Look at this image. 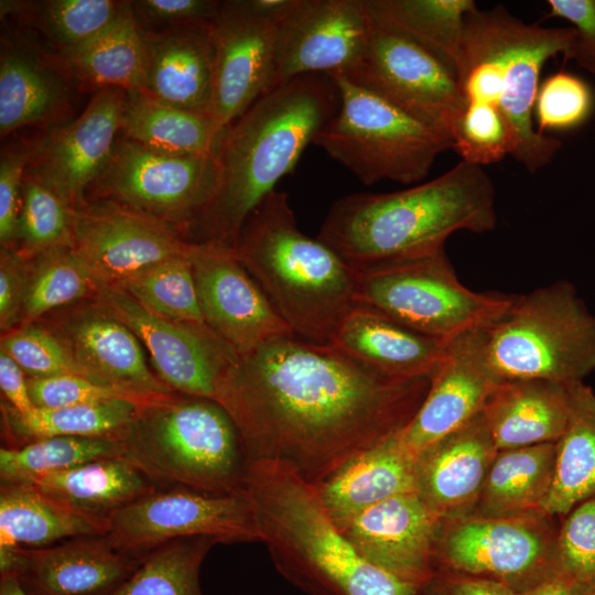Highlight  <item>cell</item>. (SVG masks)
<instances>
[{
  "label": "cell",
  "mask_w": 595,
  "mask_h": 595,
  "mask_svg": "<svg viewBox=\"0 0 595 595\" xmlns=\"http://www.w3.org/2000/svg\"><path fill=\"white\" fill-rule=\"evenodd\" d=\"M430 383L293 335L239 355L215 401L236 423L249 462L286 464L316 486L403 429Z\"/></svg>",
  "instance_id": "6da1fadb"
},
{
  "label": "cell",
  "mask_w": 595,
  "mask_h": 595,
  "mask_svg": "<svg viewBox=\"0 0 595 595\" xmlns=\"http://www.w3.org/2000/svg\"><path fill=\"white\" fill-rule=\"evenodd\" d=\"M496 223L491 178L482 166L461 161L407 190L338 198L316 238L355 268L431 253L455 231L484 234Z\"/></svg>",
  "instance_id": "7a4b0ae2"
},
{
  "label": "cell",
  "mask_w": 595,
  "mask_h": 595,
  "mask_svg": "<svg viewBox=\"0 0 595 595\" xmlns=\"http://www.w3.org/2000/svg\"><path fill=\"white\" fill-rule=\"evenodd\" d=\"M340 95L328 74H305L262 95L225 131L217 194L195 224L204 238L234 249L244 224L296 165L336 115Z\"/></svg>",
  "instance_id": "3957f363"
},
{
  "label": "cell",
  "mask_w": 595,
  "mask_h": 595,
  "mask_svg": "<svg viewBox=\"0 0 595 595\" xmlns=\"http://www.w3.org/2000/svg\"><path fill=\"white\" fill-rule=\"evenodd\" d=\"M247 495L277 571L310 595H419L366 561L326 512L316 487L286 464L249 462Z\"/></svg>",
  "instance_id": "277c9868"
},
{
  "label": "cell",
  "mask_w": 595,
  "mask_h": 595,
  "mask_svg": "<svg viewBox=\"0 0 595 595\" xmlns=\"http://www.w3.org/2000/svg\"><path fill=\"white\" fill-rule=\"evenodd\" d=\"M234 250L298 337L331 343L357 306L356 270L300 230L285 192L274 190L263 198Z\"/></svg>",
  "instance_id": "5b68a950"
},
{
  "label": "cell",
  "mask_w": 595,
  "mask_h": 595,
  "mask_svg": "<svg viewBox=\"0 0 595 595\" xmlns=\"http://www.w3.org/2000/svg\"><path fill=\"white\" fill-rule=\"evenodd\" d=\"M573 28L528 24L502 6L466 15L456 78L466 102L495 107L515 140L513 158L530 173L545 166L562 145L534 129L532 115L545 62L570 52Z\"/></svg>",
  "instance_id": "8992f818"
},
{
  "label": "cell",
  "mask_w": 595,
  "mask_h": 595,
  "mask_svg": "<svg viewBox=\"0 0 595 595\" xmlns=\"http://www.w3.org/2000/svg\"><path fill=\"white\" fill-rule=\"evenodd\" d=\"M118 440L122 457L156 488L246 493L249 459L236 423L215 400L176 392L151 399Z\"/></svg>",
  "instance_id": "52a82bcc"
},
{
  "label": "cell",
  "mask_w": 595,
  "mask_h": 595,
  "mask_svg": "<svg viewBox=\"0 0 595 595\" xmlns=\"http://www.w3.org/2000/svg\"><path fill=\"white\" fill-rule=\"evenodd\" d=\"M487 353L504 381H583L595 370V316L569 281L537 288L487 329Z\"/></svg>",
  "instance_id": "ba28073f"
},
{
  "label": "cell",
  "mask_w": 595,
  "mask_h": 595,
  "mask_svg": "<svg viewBox=\"0 0 595 595\" xmlns=\"http://www.w3.org/2000/svg\"><path fill=\"white\" fill-rule=\"evenodd\" d=\"M354 269L357 305L444 340L470 331L489 329L515 301L513 295L476 292L465 286L444 248Z\"/></svg>",
  "instance_id": "9c48e42d"
},
{
  "label": "cell",
  "mask_w": 595,
  "mask_h": 595,
  "mask_svg": "<svg viewBox=\"0 0 595 595\" xmlns=\"http://www.w3.org/2000/svg\"><path fill=\"white\" fill-rule=\"evenodd\" d=\"M331 76L338 86L340 104L313 143L363 184L422 181L436 158L453 149V141L445 133L343 75Z\"/></svg>",
  "instance_id": "30bf717a"
},
{
  "label": "cell",
  "mask_w": 595,
  "mask_h": 595,
  "mask_svg": "<svg viewBox=\"0 0 595 595\" xmlns=\"http://www.w3.org/2000/svg\"><path fill=\"white\" fill-rule=\"evenodd\" d=\"M219 181L217 155L166 154L121 136L90 188L102 199L167 224H195L213 203Z\"/></svg>",
  "instance_id": "8fae6325"
},
{
  "label": "cell",
  "mask_w": 595,
  "mask_h": 595,
  "mask_svg": "<svg viewBox=\"0 0 595 595\" xmlns=\"http://www.w3.org/2000/svg\"><path fill=\"white\" fill-rule=\"evenodd\" d=\"M551 516H463L441 523L434 556L444 565L473 577L490 578L522 593L555 576L558 531Z\"/></svg>",
  "instance_id": "7c38bea8"
},
{
  "label": "cell",
  "mask_w": 595,
  "mask_h": 595,
  "mask_svg": "<svg viewBox=\"0 0 595 595\" xmlns=\"http://www.w3.org/2000/svg\"><path fill=\"white\" fill-rule=\"evenodd\" d=\"M123 553L142 560L170 541L208 537L218 543L260 541L247 495H209L185 488H155L120 509L106 533Z\"/></svg>",
  "instance_id": "4fadbf2b"
},
{
  "label": "cell",
  "mask_w": 595,
  "mask_h": 595,
  "mask_svg": "<svg viewBox=\"0 0 595 595\" xmlns=\"http://www.w3.org/2000/svg\"><path fill=\"white\" fill-rule=\"evenodd\" d=\"M338 75L451 139L466 106L456 75L447 65L408 35L374 19L363 56Z\"/></svg>",
  "instance_id": "5bb4252c"
},
{
  "label": "cell",
  "mask_w": 595,
  "mask_h": 595,
  "mask_svg": "<svg viewBox=\"0 0 595 595\" xmlns=\"http://www.w3.org/2000/svg\"><path fill=\"white\" fill-rule=\"evenodd\" d=\"M292 0L223 1L213 22L210 117L225 131L269 88L278 21Z\"/></svg>",
  "instance_id": "9a60e30c"
},
{
  "label": "cell",
  "mask_w": 595,
  "mask_h": 595,
  "mask_svg": "<svg viewBox=\"0 0 595 595\" xmlns=\"http://www.w3.org/2000/svg\"><path fill=\"white\" fill-rule=\"evenodd\" d=\"M94 301L136 334L155 375L174 392L216 400L239 355L212 328L164 318L113 284H102Z\"/></svg>",
  "instance_id": "2e32d148"
},
{
  "label": "cell",
  "mask_w": 595,
  "mask_h": 595,
  "mask_svg": "<svg viewBox=\"0 0 595 595\" xmlns=\"http://www.w3.org/2000/svg\"><path fill=\"white\" fill-rule=\"evenodd\" d=\"M371 29L367 0H292L278 21L267 93L301 75L348 72L363 56Z\"/></svg>",
  "instance_id": "e0dca14e"
},
{
  "label": "cell",
  "mask_w": 595,
  "mask_h": 595,
  "mask_svg": "<svg viewBox=\"0 0 595 595\" xmlns=\"http://www.w3.org/2000/svg\"><path fill=\"white\" fill-rule=\"evenodd\" d=\"M186 255L206 325L238 355L295 335L234 249L213 242H191Z\"/></svg>",
  "instance_id": "ac0fdd59"
},
{
  "label": "cell",
  "mask_w": 595,
  "mask_h": 595,
  "mask_svg": "<svg viewBox=\"0 0 595 595\" xmlns=\"http://www.w3.org/2000/svg\"><path fill=\"white\" fill-rule=\"evenodd\" d=\"M71 225L74 250L104 284L184 255L188 246L167 223L113 201L71 207Z\"/></svg>",
  "instance_id": "d6986e66"
},
{
  "label": "cell",
  "mask_w": 595,
  "mask_h": 595,
  "mask_svg": "<svg viewBox=\"0 0 595 595\" xmlns=\"http://www.w3.org/2000/svg\"><path fill=\"white\" fill-rule=\"evenodd\" d=\"M502 381L489 363L487 329L450 339L420 408L394 434L398 445L416 461L426 448L482 413Z\"/></svg>",
  "instance_id": "ffe728a7"
},
{
  "label": "cell",
  "mask_w": 595,
  "mask_h": 595,
  "mask_svg": "<svg viewBox=\"0 0 595 595\" xmlns=\"http://www.w3.org/2000/svg\"><path fill=\"white\" fill-rule=\"evenodd\" d=\"M141 561L106 534L79 536L44 548H0V577L14 576L26 595H112Z\"/></svg>",
  "instance_id": "44dd1931"
},
{
  "label": "cell",
  "mask_w": 595,
  "mask_h": 595,
  "mask_svg": "<svg viewBox=\"0 0 595 595\" xmlns=\"http://www.w3.org/2000/svg\"><path fill=\"white\" fill-rule=\"evenodd\" d=\"M126 90L99 89L73 122L43 138L25 171L52 188L69 207L85 199L107 166L121 128Z\"/></svg>",
  "instance_id": "7402d4cb"
},
{
  "label": "cell",
  "mask_w": 595,
  "mask_h": 595,
  "mask_svg": "<svg viewBox=\"0 0 595 595\" xmlns=\"http://www.w3.org/2000/svg\"><path fill=\"white\" fill-rule=\"evenodd\" d=\"M442 520L415 491L393 496L337 527L372 565L424 587L433 577Z\"/></svg>",
  "instance_id": "603a6c76"
},
{
  "label": "cell",
  "mask_w": 595,
  "mask_h": 595,
  "mask_svg": "<svg viewBox=\"0 0 595 595\" xmlns=\"http://www.w3.org/2000/svg\"><path fill=\"white\" fill-rule=\"evenodd\" d=\"M51 329L89 380L143 399L174 393L148 366L136 334L94 300L61 315Z\"/></svg>",
  "instance_id": "cb8c5ba5"
},
{
  "label": "cell",
  "mask_w": 595,
  "mask_h": 595,
  "mask_svg": "<svg viewBox=\"0 0 595 595\" xmlns=\"http://www.w3.org/2000/svg\"><path fill=\"white\" fill-rule=\"evenodd\" d=\"M141 39L144 50V93L212 118L215 60L213 22L183 23L159 31L141 28Z\"/></svg>",
  "instance_id": "d4e9b609"
},
{
  "label": "cell",
  "mask_w": 595,
  "mask_h": 595,
  "mask_svg": "<svg viewBox=\"0 0 595 595\" xmlns=\"http://www.w3.org/2000/svg\"><path fill=\"white\" fill-rule=\"evenodd\" d=\"M497 452L482 412L418 457V494L442 521L468 515Z\"/></svg>",
  "instance_id": "484cf974"
},
{
  "label": "cell",
  "mask_w": 595,
  "mask_h": 595,
  "mask_svg": "<svg viewBox=\"0 0 595 595\" xmlns=\"http://www.w3.org/2000/svg\"><path fill=\"white\" fill-rule=\"evenodd\" d=\"M332 344L398 378L432 377L448 340L419 333L377 311L357 305L340 323Z\"/></svg>",
  "instance_id": "4316f807"
},
{
  "label": "cell",
  "mask_w": 595,
  "mask_h": 595,
  "mask_svg": "<svg viewBox=\"0 0 595 595\" xmlns=\"http://www.w3.org/2000/svg\"><path fill=\"white\" fill-rule=\"evenodd\" d=\"M315 487L326 512L339 528L386 499L418 493L416 461L400 448L392 435Z\"/></svg>",
  "instance_id": "83f0119b"
},
{
  "label": "cell",
  "mask_w": 595,
  "mask_h": 595,
  "mask_svg": "<svg viewBox=\"0 0 595 595\" xmlns=\"http://www.w3.org/2000/svg\"><path fill=\"white\" fill-rule=\"evenodd\" d=\"M569 412V383L539 379L500 382L483 411L498 451L556 442Z\"/></svg>",
  "instance_id": "f1b7e54d"
},
{
  "label": "cell",
  "mask_w": 595,
  "mask_h": 595,
  "mask_svg": "<svg viewBox=\"0 0 595 595\" xmlns=\"http://www.w3.org/2000/svg\"><path fill=\"white\" fill-rule=\"evenodd\" d=\"M30 483L55 501L106 530L110 519L120 509L156 488L122 456L101 458L68 470L46 474Z\"/></svg>",
  "instance_id": "f546056e"
},
{
  "label": "cell",
  "mask_w": 595,
  "mask_h": 595,
  "mask_svg": "<svg viewBox=\"0 0 595 595\" xmlns=\"http://www.w3.org/2000/svg\"><path fill=\"white\" fill-rule=\"evenodd\" d=\"M555 451V442L498 451L468 515L507 518L542 512L552 486Z\"/></svg>",
  "instance_id": "4dcf8cb0"
},
{
  "label": "cell",
  "mask_w": 595,
  "mask_h": 595,
  "mask_svg": "<svg viewBox=\"0 0 595 595\" xmlns=\"http://www.w3.org/2000/svg\"><path fill=\"white\" fill-rule=\"evenodd\" d=\"M225 131L207 116L166 104L147 93L125 94L121 136L150 150L174 155H218Z\"/></svg>",
  "instance_id": "1f68e13d"
},
{
  "label": "cell",
  "mask_w": 595,
  "mask_h": 595,
  "mask_svg": "<svg viewBox=\"0 0 595 595\" xmlns=\"http://www.w3.org/2000/svg\"><path fill=\"white\" fill-rule=\"evenodd\" d=\"M570 412L555 442L552 486L542 512L565 516L595 496V391L583 381L569 383Z\"/></svg>",
  "instance_id": "d6a6232c"
},
{
  "label": "cell",
  "mask_w": 595,
  "mask_h": 595,
  "mask_svg": "<svg viewBox=\"0 0 595 595\" xmlns=\"http://www.w3.org/2000/svg\"><path fill=\"white\" fill-rule=\"evenodd\" d=\"M100 524L74 512L31 483L1 482L0 548L36 549L89 534Z\"/></svg>",
  "instance_id": "836d02e7"
},
{
  "label": "cell",
  "mask_w": 595,
  "mask_h": 595,
  "mask_svg": "<svg viewBox=\"0 0 595 595\" xmlns=\"http://www.w3.org/2000/svg\"><path fill=\"white\" fill-rule=\"evenodd\" d=\"M60 64L80 82L99 89L144 93V50L131 2L102 33L74 50L60 52Z\"/></svg>",
  "instance_id": "e575fe53"
},
{
  "label": "cell",
  "mask_w": 595,
  "mask_h": 595,
  "mask_svg": "<svg viewBox=\"0 0 595 595\" xmlns=\"http://www.w3.org/2000/svg\"><path fill=\"white\" fill-rule=\"evenodd\" d=\"M140 404L131 400L112 399L61 408H34L22 414L2 403L6 447H19L53 436L118 439L137 414Z\"/></svg>",
  "instance_id": "d590c367"
},
{
  "label": "cell",
  "mask_w": 595,
  "mask_h": 595,
  "mask_svg": "<svg viewBox=\"0 0 595 595\" xmlns=\"http://www.w3.org/2000/svg\"><path fill=\"white\" fill-rule=\"evenodd\" d=\"M66 104L60 77L31 52L6 45L0 58V134L51 120Z\"/></svg>",
  "instance_id": "8d00e7d4"
},
{
  "label": "cell",
  "mask_w": 595,
  "mask_h": 595,
  "mask_svg": "<svg viewBox=\"0 0 595 595\" xmlns=\"http://www.w3.org/2000/svg\"><path fill=\"white\" fill-rule=\"evenodd\" d=\"M374 20L408 35L456 75L466 15L473 0H367Z\"/></svg>",
  "instance_id": "74e56055"
},
{
  "label": "cell",
  "mask_w": 595,
  "mask_h": 595,
  "mask_svg": "<svg viewBox=\"0 0 595 595\" xmlns=\"http://www.w3.org/2000/svg\"><path fill=\"white\" fill-rule=\"evenodd\" d=\"M26 259L29 282L22 315L25 324L87 298L94 300L104 284L69 246Z\"/></svg>",
  "instance_id": "f35d334b"
},
{
  "label": "cell",
  "mask_w": 595,
  "mask_h": 595,
  "mask_svg": "<svg viewBox=\"0 0 595 595\" xmlns=\"http://www.w3.org/2000/svg\"><path fill=\"white\" fill-rule=\"evenodd\" d=\"M117 456H122V446L115 437L53 436L19 447L2 446L0 480L30 483L46 474Z\"/></svg>",
  "instance_id": "ab89813d"
},
{
  "label": "cell",
  "mask_w": 595,
  "mask_h": 595,
  "mask_svg": "<svg viewBox=\"0 0 595 595\" xmlns=\"http://www.w3.org/2000/svg\"><path fill=\"white\" fill-rule=\"evenodd\" d=\"M208 537L183 538L149 552L133 574L112 595H204L199 573L217 544Z\"/></svg>",
  "instance_id": "60d3db41"
},
{
  "label": "cell",
  "mask_w": 595,
  "mask_h": 595,
  "mask_svg": "<svg viewBox=\"0 0 595 595\" xmlns=\"http://www.w3.org/2000/svg\"><path fill=\"white\" fill-rule=\"evenodd\" d=\"M113 285L164 318L206 325L186 252L154 263Z\"/></svg>",
  "instance_id": "b9f144b4"
},
{
  "label": "cell",
  "mask_w": 595,
  "mask_h": 595,
  "mask_svg": "<svg viewBox=\"0 0 595 595\" xmlns=\"http://www.w3.org/2000/svg\"><path fill=\"white\" fill-rule=\"evenodd\" d=\"M15 240L26 258L58 247H73L71 207L52 188L26 173Z\"/></svg>",
  "instance_id": "7bdbcfd3"
},
{
  "label": "cell",
  "mask_w": 595,
  "mask_h": 595,
  "mask_svg": "<svg viewBox=\"0 0 595 595\" xmlns=\"http://www.w3.org/2000/svg\"><path fill=\"white\" fill-rule=\"evenodd\" d=\"M565 516L555 540L554 574L576 595H595V496Z\"/></svg>",
  "instance_id": "ee69618b"
},
{
  "label": "cell",
  "mask_w": 595,
  "mask_h": 595,
  "mask_svg": "<svg viewBox=\"0 0 595 595\" xmlns=\"http://www.w3.org/2000/svg\"><path fill=\"white\" fill-rule=\"evenodd\" d=\"M453 149L462 161L484 166L513 155L516 140L504 116L493 106L466 102L452 130Z\"/></svg>",
  "instance_id": "f6af8a7d"
},
{
  "label": "cell",
  "mask_w": 595,
  "mask_h": 595,
  "mask_svg": "<svg viewBox=\"0 0 595 595\" xmlns=\"http://www.w3.org/2000/svg\"><path fill=\"white\" fill-rule=\"evenodd\" d=\"M123 1L52 0L41 2V23L61 52L74 50L102 33L117 19Z\"/></svg>",
  "instance_id": "bcb514c9"
},
{
  "label": "cell",
  "mask_w": 595,
  "mask_h": 595,
  "mask_svg": "<svg viewBox=\"0 0 595 595\" xmlns=\"http://www.w3.org/2000/svg\"><path fill=\"white\" fill-rule=\"evenodd\" d=\"M0 350L8 354L28 377L75 375L86 378L62 339L51 328L33 322L7 332L1 338Z\"/></svg>",
  "instance_id": "7dc6e473"
},
{
  "label": "cell",
  "mask_w": 595,
  "mask_h": 595,
  "mask_svg": "<svg viewBox=\"0 0 595 595\" xmlns=\"http://www.w3.org/2000/svg\"><path fill=\"white\" fill-rule=\"evenodd\" d=\"M593 105V93L584 80L570 73H555L538 89L534 105L538 131L575 128L587 119Z\"/></svg>",
  "instance_id": "c3c4849f"
},
{
  "label": "cell",
  "mask_w": 595,
  "mask_h": 595,
  "mask_svg": "<svg viewBox=\"0 0 595 595\" xmlns=\"http://www.w3.org/2000/svg\"><path fill=\"white\" fill-rule=\"evenodd\" d=\"M28 387L35 408H61L112 399H126L139 403L151 400L75 375L48 378L28 377Z\"/></svg>",
  "instance_id": "681fc988"
},
{
  "label": "cell",
  "mask_w": 595,
  "mask_h": 595,
  "mask_svg": "<svg viewBox=\"0 0 595 595\" xmlns=\"http://www.w3.org/2000/svg\"><path fill=\"white\" fill-rule=\"evenodd\" d=\"M36 145V144H35ZM35 145H18L7 149L0 161V241L1 247H11L15 240L22 204V187L25 171L33 156Z\"/></svg>",
  "instance_id": "f907efd6"
},
{
  "label": "cell",
  "mask_w": 595,
  "mask_h": 595,
  "mask_svg": "<svg viewBox=\"0 0 595 595\" xmlns=\"http://www.w3.org/2000/svg\"><path fill=\"white\" fill-rule=\"evenodd\" d=\"M28 282V259L12 247H2L0 253V328L2 333L22 321Z\"/></svg>",
  "instance_id": "816d5d0a"
},
{
  "label": "cell",
  "mask_w": 595,
  "mask_h": 595,
  "mask_svg": "<svg viewBox=\"0 0 595 595\" xmlns=\"http://www.w3.org/2000/svg\"><path fill=\"white\" fill-rule=\"evenodd\" d=\"M550 15L570 21L575 40L565 60L595 75V0H549Z\"/></svg>",
  "instance_id": "f5cc1de1"
},
{
  "label": "cell",
  "mask_w": 595,
  "mask_h": 595,
  "mask_svg": "<svg viewBox=\"0 0 595 595\" xmlns=\"http://www.w3.org/2000/svg\"><path fill=\"white\" fill-rule=\"evenodd\" d=\"M134 15L152 24L167 26L183 23L214 22L219 1L140 0L131 2Z\"/></svg>",
  "instance_id": "db71d44e"
},
{
  "label": "cell",
  "mask_w": 595,
  "mask_h": 595,
  "mask_svg": "<svg viewBox=\"0 0 595 595\" xmlns=\"http://www.w3.org/2000/svg\"><path fill=\"white\" fill-rule=\"evenodd\" d=\"M4 351L0 350V389L6 403L19 413H28L35 407L31 400L28 376Z\"/></svg>",
  "instance_id": "11a10c76"
},
{
  "label": "cell",
  "mask_w": 595,
  "mask_h": 595,
  "mask_svg": "<svg viewBox=\"0 0 595 595\" xmlns=\"http://www.w3.org/2000/svg\"><path fill=\"white\" fill-rule=\"evenodd\" d=\"M445 588L448 595H521L505 583L473 576L448 580Z\"/></svg>",
  "instance_id": "9f6ffc18"
},
{
  "label": "cell",
  "mask_w": 595,
  "mask_h": 595,
  "mask_svg": "<svg viewBox=\"0 0 595 595\" xmlns=\"http://www.w3.org/2000/svg\"><path fill=\"white\" fill-rule=\"evenodd\" d=\"M521 595H576L572 587L558 576L549 577L520 593Z\"/></svg>",
  "instance_id": "6f0895ef"
},
{
  "label": "cell",
  "mask_w": 595,
  "mask_h": 595,
  "mask_svg": "<svg viewBox=\"0 0 595 595\" xmlns=\"http://www.w3.org/2000/svg\"><path fill=\"white\" fill-rule=\"evenodd\" d=\"M0 595H26L14 576L0 577Z\"/></svg>",
  "instance_id": "680465c9"
},
{
  "label": "cell",
  "mask_w": 595,
  "mask_h": 595,
  "mask_svg": "<svg viewBox=\"0 0 595 595\" xmlns=\"http://www.w3.org/2000/svg\"><path fill=\"white\" fill-rule=\"evenodd\" d=\"M429 595H448L445 587L434 585Z\"/></svg>",
  "instance_id": "91938a15"
}]
</instances>
